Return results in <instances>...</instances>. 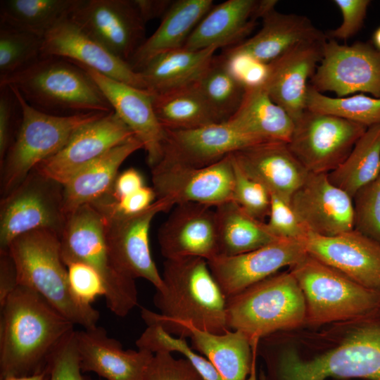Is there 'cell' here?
<instances>
[{
    "mask_svg": "<svg viewBox=\"0 0 380 380\" xmlns=\"http://www.w3.org/2000/svg\"><path fill=\"white\" fill-rule=\"evenodd\" d=\"M162 279L163 288L156 290L153 296L154 305L160 313L141 308V317L147 326H160L177 336H179L182 327L186 324L213 334H223L229 330L227 298L205 259H165Z\"/></svg>",
    "mask_w": 380,
    "mask_h": 380,
    "instance_id": "obj_1",
    "label": "cell"
},
{
    "mask_svg": "<svg viewBox=\"0 0 380 380\" xmlns=\"http://www.w3.org/2000/svg\"><path fill=\"white\" fill-rule=\"evenodd\" d=\"M1 308L0 377L22 376L42 369L74 324L41 295L18 285Z\"/></svg>",
    "mask_w": 380,
    "mask_h": 380,
    "instance_id": "obj_2",
    "label": "cell"
},
{
    "mask_svg": "<svg viewBox=\"0 0 380 380\" xmlns=\"http://www.w3.org/2000/svg\"><path fill=\"white\" fill-rule=\"evenodd\" d=\"M1 85L15 87L32 107L54 115L113 111L89 74L60 57L42 56L23 70L0 80Z\"/></svg>",
    "mask_w": 380,
    "mask_h": 380,
    "instance_id": "obj_3",
    "label": "cell"
},
{
    "mask_svg": "<svg viewBox=\"0 0 380 380\" xmlns=\"http://www.w3.org/2000/svg\"><path fill=\"white\" fill-rule=\"evenodd\" d=\"M7 250L19 285L38 293L74 324L84 329L97 326L99 312L80 303L71 293L58 233L49 229L29 232L14 239Z\"/></svg>",
    "mask_w": 380,
    "mask_h": 380,
    "instance_id": "obj_4",
    "label": "cell"
},
{
    "mask_svg": "<svg viewBox=\"0 0 380 380\" xmlns=\"http://www.w3.org/2000/svg\"><path fill=\"white\" fill-rule=\"evenodd\" d=\"M229 330L257 346L277 331L296 328L307 318L304 294L291 272L274 274L227 298Z\"/></svg>",
    "mask_w": 380,
    "mask_h": 380,
    "instance_id": "obj_5",
    "label": "cell"
},
{
    "mask_svg": "<svg viewBox=\"0 0 380 380\" xmlns=\"http://www.w3.org/2000/svg\"><path fill=\"white\" fill-rule=\"evenodd\" d=\"M363 321L343 343L314 358L282 353L271 364L272 380H380V310Z\"/></svg>",
    "mask_w": 380,
    "mask_h": 380,
    "instance_id": "obj_6",
    "label": "cell"
},
{
    "mask_svg": "<svg viewBox=\"0 0 380 380\" xmlns=\"http://www.w3.org/2000/svg\"><path fill=\"white\" fill-rule=\"evenodd\" d=\"M60 240L64 264L82 262L100 274L106 289V305L114 315L125 317L138 305L134 279L114 264L106 240V218L95 205L84 204L69 213Z\"/></svg>",
    "mask_w": 380,
    "mask_h": 380,
    "instance_id": "obj_7",
    "label": "cell"
},
{
    "mask_svg": "<svg viewBox=\"0 0 380 380\" xmlns=\"http://www.w3.org/2000/svg\"><path fill=\"white\" fill-rule=\"evenodd\" d=\"M21 108V121L13 141L1 164L3 196L18 186L34 167L51 157L84 125L106 113L91 112L70 116L54 115L30 105L13 86Z\"/></svg>",
    "mask_w": 380,
    "mask_h": 380,
    "instance_id": "obj_8",
    "label": "cell"
},
{
    "mask_svg": "<svg viewBox=\"0 0 380 380\" xmlns=\"http://www.w3.org/2000/svg\"><path fill=\"white\" fill-rule=\"evenodd\" d=\"M290 272L305 299L306 320L321 324L362 319L380 310V292L367 288L308 253Z\"/></svg>",
    "mask_w": 380,
    "mask_h": 380,
    "instance_id": "obj_9",
    "label": "cell"
},
{
    "mask_svg": "<svg viewBox=\"0 0 380 380\" xmlns=\"http://www.w3.org/2000/svg\"><path fill=\"white\" fill-rule=\"evenodd\" d=\"M65 220L63 184L33 170L1 200L0 250L34 230L49 229L60 236Z\"/></svg>",
    "mask_w": 380,
    "mask_h": 380,
    "instance_id": "obj_10",
    "label": "cell"
},
{
    "mask_svg": "<svg viewBox=\"0 0 380 380\" xmlns=\"http://www.w3.org/2000/svg\"><path fill=\"white\" fill-rule=\"evenodd\" d=\"M91 203L105 216L106 243L118 269L134 279L142 278L147 280L156 290L162 289V275L158 270L150 248V227L156 215L169 211L175 204L165 198H157L141 212L121 215L113 211L104 198Z\"/></svg>",
    "mask_w": 380,
    "mask_h": 380,
    "instance_id": "obj_11",
    "label": "cell"
},
{
    "mask_svg": "<svg viewBox=\"0 0 380 380\" xmlns=\"http://www.w3.org/2000/svg\"><path fill=\"white\" fill-rule=\"evenodd\" d=\"M367 129L350 120L306 109L294 122L287 144L309 173L328 174L346 160Z\"/></svg>",
    "mask_w": 380,
    "mask_h": 380,
    "instance_id": "obj_12",
    "label": "cell"
},
{
    "mask_svg": "<svg viewBox=\"0 0 380 380\" xmlns=\"http://www.w3.org/2000/svg\"><path fill=\"white\" fill-rule=\"evenodd\" d=\"M319 92H334L337 97L355 93L380 98V51L369 43L340 44L329 39L322 60L310 79Z\"/></svg>",
    "mask_w": 380,
    "mask_h": 380,
    "instance_id": "obj_13",
    "label": "cell"
},
{
    "mask_svg": "<svg viewBox=\"0 0 380 380\" xmlns=\"http://www.w3.org/2000/svg\"><path fill=\"white\" fill-rule=\"evenodd\" d=\"M157 198L175 205L194 203L217 207L232 201L234 167L231 156L202 167L160 160L151 167Z\"/></svg>",
    "mask_w": 380,
    "mask_h": 380,
    "instance_id": "obj_14",
    "label": "cell"
},
{
    "mask_svg": "<svg viewBox=\"0 0 380 380\" xmlns=\"http://www.w3.org/2000/svg\"><path fill=\"white\" fill-rule=\"evenodd\" d=\"M69 18L127 63L146 39V23L133 0H80Z\"/></svg>",
    "mask_w": 380,
    "mask_h": 380,
    "instance_id": "obj_15",
    "label": "cell"
},
{
    "mask_svg": "<svg viewBox=\"0 0 380 380\" xmlns=\"http://www.w3.org/2000/svg\"><path fill=\"white\" fill-rule=\"evenodd\" d=\"M305 241L279 239L245 253L217 255L208 260L210 270L227 298L291 267L305 254Z\"/></svg>",
    "mask_w": 380,
    "mask_h": 380,
    "instance_id": "obj_16",
    "label": "cell"
},
{
    "mask_svg": "<svg viewBox=\"0 0 380 380\" xmlns=\"http://www.w3.org/2000/svg\"><path fill=\"white\" fill-rule=\"evenodd\" d=\"M134 134L112 111L77 129L63 147L34 170L62 184Z\"/></svg>",
    "mask_w": 380,
    "mask_h": 380,
    "instance_id": "obj_17",
    "label": "cell"
},
{
    "mask_svg": "<svg viewBox=\"0 0 380 380\" xmlns=\"http://www.w3.org/2000/svg\"><path fill=\"white\" fill-rule=\"evenodd\" d=\"M290 205L309 233L334 236L354 229L353 198L326 173H309Z\"/></svg>",
    "mask_w": 380,
    "mask_h": 380,
    "instance_id": "obj_18",
    "label": "cell"
},
{
    "mask_svg": "<svg viewBox=\"0 0 380 380\" xmlns=\"http://www.w3.org/2000/svg\"><path fill=\"white\" fill-rule=\"evenodd\" d=\"M76 64L93 79L114 113L141 142L150 167L156 165L163 156L166 131L156 115L152 94Z\"/></svg>",
    "mask_w": 380,
    "mask_h": 380,
    "instance_id": "obj_19",
    "label": "cell"
},
{
    "mask_svg": "<svg viewBox=\"0 0 380 380\" xmlns=\"http://www.w3.org/2000/svg\"><path fill=\"white\" fill-rule=\"evenodd\" d=\"M42 56L60 57L146 90L139 72L86 34L69 18L58 22L44 35Z\"/></svg>",
    "mask_w": 380,
    "mask_h": 380,
    "instance_id": "obj_20",
    "label": "cell"
},
{
    "mask_svg": "<svg viewBox=\"0 0 380 380\" xmlns=\"http://www.w3.org/2000/svg\"><path fill=\"white\" fill-rule=\"evenodd\" d=\"M213 207L194 203L175 205L160 226L158 239L165 259L219 255L216 215Z\"/></svg>",
    "mask_w": 380,
    "mask_h": 380,
    "instance_id": "obj_21",
    "label": "cell"
},
{
    "mask_svg": "<svg viewBox=\"0 0 380 380\" xmlns=\"http://www.w3.org/2000/svg\"><path fill=\"white\" fill-rule=\"evenodd\" d=\"M160 160L202 167L215 163L233 152L260 142L227 121L184 130H165Z\"/></svg>",
    "mask_w": 380,
    "mask_h": 380,
    "instance_id": "obj_22",
    "label": "cell"
},
{
    "mask_svg": "<svg viewBox=\"0 0 380 380\" xmlns=\"http://www.w3.org/2000/svg\"><path fill=\"white\" fill-rule=\"evenodd\" d=\"M307 253L355 282L380 292V243L353 229L334 236L309 233Z\"/></svg>",
    "mask_w": 380,
    "mask_h": 380,
    "instance_id": "obj_23",
    "label": "cell"
},
{
    "mask_svg": "<svg viewBox=\"0 0 380 380\" xmlns=\"http://www.w3.org/2000/svg\"><path fill=\"white\" fill-rule=\"evenodd\" d=\"M327 39L299 44L268 63L262 86L294 122L306 110L308 82L322 60Z\"/></svg>",
    "mask_w": 380,
    "mask_h": 380,
    "instance_id": "obj_24",
    "label": "cell"
},
{
    "mask_svg": "<svg viewBox=\"0 0 380 380\" xmlns=\"http://www.w3.org/2000/svg\"><path fill=\"white\" fill-rule=\"evenodd\" d=\"M230 156L246 175L264 185L271 194L289 203L309 174L286 142H260L236 151Z\"/></svg>",
    "mask_w": 380,
    "mask_h": 380,
    "instance_id": "obj_25",
    "label": "cell"
},
{
    "mask_svg": "<svg viewBox=\"0 0 380 380\" xmlns=\"http://www.w3.org/2000/svg\"><path fill=\"white\" fill-rule=\"evenodd\" d=\"M277 4L272 2L261 13L262 27L255 35L224 51L268 64L299 44L327 37L306 16L278 12Z\"/></svg>",
    "mask_w": 380,
    "mask_h": 380,
    "instance_id": "obj_26",
    "label": "cell"
},
{
    "mask_svg": "<svg viewBox=\"0 0 380 380\" xmlns=\"http://www.w3.org/2000/svg\"><path fill=\"white\" fill-rule=\"evenodd\" d=\"M75 338L82 370L106 380H142L153 356L147 350H124L99 326L75 331Z\"/></svg>",
    "mask_w": 380,
    "mask_h": 380,
    "instance_id": "obj_27",
    "label": "cell"
},
{
    "mask_svg": "<svg viewBox=\"0 0 380 380\" xmlns=\"http://www.w3.org/2000/svg\"><path fill=\"white\" fill-rule=\"evenodd\" d=\"M179 336L190 338L191 347L213 364L222 380H258L255 361L257 346H252L241 331L213 334L186 324Z\"/></svg>",
    "mask_w": 380,
    "mask_h": 380,
    "instance_id": "obj_28",
    "label": "cell"
},
{
    "mask_svg": "<svg viewBox=\"0 0 380 380\" xmlns=\"http://www.w3.org/2000/svg\"><path fill=\"white\" fill-rule=\"evenodd\" d=\"M258 1L228 0L213 6L191 32L183 48H229L244 40L255 26Z\"/></svg>",
    "mask_w": 380,
    "mask_h": 380,
    "instance_id": "obj_29",
    "label": "cell"
},
{
    "mask_svg": "<svg viewBox=\"0 0 380 380\" xmlns=\"http://www.w3.org/2000/svg\"><path fill=\"white\" fill-rule=\"evenodd\" d=\"M213 0H178L172 3L156 30L137 49L131 67L139 72L155 57L183 48L197 25L213 7Z\"/></svg>",
    "mask_w": 380,
    "mask_h": 380,
    "instance_id": "obj_30",
    "label": "cell"
},
{
    "mask_svg": "<svg viewBox=\"0 0 380 380\" xmlns=\"http://www.w3.org/2000/svg\"><path fill=\"white\" fill-rule=\"evenodd\" d=\"M143 148L134 135L90 163L63 185L65 216L78 207L91 203L110 192L118 170L133 153Z\"/></svg>",
    "mask_w": 380,
    "mask_h": 380,
    "instance_id": "obj_31",
    "label": "cell"
},
{
    "mask_svg": "<svg viewBox=\"0 0 380 380\" xmlns=\"http://www.w3.org/2000/svg\"><path fill=\"white\" fill-rule=\"evenodd\" d=\"M227 122L262 141L288 143L294 129L293 120L263 86L246 88L239 108Z\"/></svg>",
    "mask_w": 380,
    "mask_h": 380,
    "instance_id": "obj_32",
    "label": "cell"
},
{
    "mask_svg": "<svg viewBox=\"0 0 380 380\" xmlns=\"http://www.w3.org/2000/svg\"><path fill=\"white\" fill-rule=\"evenodd\" d=\"M218 49L181 48L155 57L139 72L146 90L157 94L194 84L210 65Z\"/></svg>",
    "mask_w": 380,
    "mask_h": 380,
    "instance_id": "obj_33",
    "label": "cell"
},
{
    "mask_svg": "<svg viewBox=\"0 0 380 380\" xmlns=\"http://www.w3.org/2000/svg\"><path fill=\"white\" fill-rule=\"evenodd\" d=\"M218 255L232 256L254 251L279 239L265 222L246 213L233 201L215 208Z\"/></svg>",
    "mask_w": 380,
    "mask_h": 380,
    "instance_id": "obj_34",
    "label": "cell"
},
{
    "mask_svg": "<svg viewBox=\"0 0 380 380\" xmlns=\"http://www.w3.org/2000/svg\"><path fill=\"white\" fill-rule=\"evenodd\" d=\"M152 99L156 115L165 130L191 129L221 122L195 83L152 94Z\"/></svg>",
    "mask_w": 380,
    "mask_h": 380,
    "instance_id": "obj_35",
    "label": "cell"
},
{
    "mask_svg": "<svg viewBox=\"0 0 380 380\" xmlns=\"http://www.w3.org/2000/svg\"><path fill=\"white\" fill-rule=\"evenodd\" d=\"M380 174V124L369 127L346 160L328 173L330 181L352 198Z\"/></svg>",
    "mask_w": 380,
    "mask_h": 380,
    "instance_id": "obj_36",
    "label": "cell"
},
{
    "mask_svg": "<svg viewBox=\"0 0 380 380\" xmlns=\"http://www.w3.org/2000/svg\"><path fill=\"white\" fill-rule=\"evenodd\" d=\"M80 0H1L0 23L41 37L69 18Z\"/></svg>",
    "mask_w": 380,
    "mask_h": 380,
    "instance_id": "obj_37",
    "label": "cell"
},
{
    "mask_svg": "<svg viewBox=\"0 0 380 380\" xmlns=\"http://www.w3.org/2000/svg\"><path fill=\"white\" fill-rule=\"evenodd\" d=\"M195 84L221 122L227 121L237 110L246 91L229 72L220 56L214 57Z\"/></svg>",
    "mask_w": 380,
    "mask_h": 380,
    "instance_id": "obj_38",
    "label": "cell"
},
{
    "mask_svg": "<svg viewBox=\"0 0 380 380\" xmlns=\"http://www.w3.org/2000/svg\"><path fill=\"white\" fill-rule=\"evenodd\" d=\"M306 109L334 115L369 127L380 124V98L357 94L348 97H330L309 84Z\"/></svg>",
    "mask_w": 380,
    "mask_h": 380,
    "instance_id": "obj_39",
    "label": "cell"
},
{
    "mask_svg": "<svg viewBox=\"0 0 380 380\" xmlns=\"http://www.w3.org/2000/svg\"><path fill=\"white\" fill-rule=\"evenodd\" d=\"M43 37L0 23V80L28 68L42 56Z\"/></svg>",
    "mask_w": 380,
    "mask_h": 380,
    "instance_id": "obj_40",
    "label": "cell"
},
{
    "mask_svg": "<svg viewBox=\"0 0 380 380\" xmlns=\"http://www.w3.org/2000/svg\"><path fill=\"white\" fill-rule=\"evenodd\" d=\"M139 349L147 350L153 354L158 352H177L189 360L204 380H222L213 364L188 344L186 338L165 331L160 326H147L136 341Z\"/></svg>",
    "mask_w": 380,
    "mask_h": 380,
    "instance_id": "obj_41",
    "label": "cell"
},
{
    "mask_svg": "<svg viewBox=\"0 0 380 380\" xmlns=\"http://www.w3.org/2000/svg\"><path fill=\"white\" fill-rule=\"evenodd\" d=\"M234 183L232 201L253 218L263 222L268 217L271 195L267 189L246 175L232 160Z\"/></svg>",
    "mask_w": 380,
    "mask_h": 380,
    "instance_id": "obj_42",
    "label": "cell"
},
{
    "mask_svg": "<svg viewBox=\"0 0 380 380\" xmlns=\"http://www.w3.org/2000/svg\"><path fill=\"white\" fill-rule=\"evenodd\" d=\"M354 229L380 243V174L353 197Z\"/></svg>",
    "mask_w": 380,
    "mask_h": 380,
    "instance_id": "obj_43",
    "label": "cell"
},
{
    "mask_svg": "<svg viewBox=\"0 0 380 380\" xmlns=\"http://www.w3.org/2000/svg\"><path fill=\"white\" fill-rule=\"evenodd\" d=\"M45 366L49 372V380H87L82 374L75 330L56 347Z\"/></svg>",
    "mask_w": 380,
    "mask_h": 380,
    "instance_id": "obj_44",
    "label": "cell"
},
{
    "mask_svg": "<svg viewBox=\"0 0 380 380\" xmlns=\"http://www.w3.org/2000/svg\"><path fill=\"white\" fill-rule=\"evenodd\" d=\"M65 265L70 289L80 303L91 305V303L98 296H105L106 289L103 279L92 267L79 261H70Z\"/></svg>",
    "mask_w": 380,
    "mask_h": 380,
    "instance_id": "obj_45",
    "label": "cell"
},
{
    "mask_svg": "<svg viewBox=\"0 0 380 380\" xmlns=\"http://www.w3.org/2000/svg\"><path fill=\"white\" fill-rule=\"evenodd\" d=\"M270 209L266 226L278 239L305 241L309 232L303 226L289 203L271 194Z\"/></svg>",
    "mask_w": 380,
    "mask_h": 380,
    "instance_id": "obj_46",
    "label": "cell"
},
{
    "mask_svg": "<svg viewBox=\"0 0 380 380\" xmlns=\"http://www.w3.org/2000/svg\"><path fill=\"white\" fill-rule=\"evenodd\" d=\"M142 380H204L186 358L177 359L172 353L153 354Z\"/></svg>",
    "mask_w": 380,
    "mask_h": 380,
    "instance_id": "obj_47",
    "label": "cell"
},
{
    "mask_svg": "<svg viewBox=\"0 0 380 380\" xmlns=\"http://www.w3.org/2000/svg\"><path fill=\"white\" fill-rule=\"evenodd\" d=\"M220 56L232 75L245 88L262 86L267 77L268 64L250 56L224 51Z\"/></svg>",
    "mask_w": 380,
    "mask_h": 380,
    "instance_id": "obj_48",
    "label": "cell"
},
{
    "mask_svg": "<svg viewBox=\"0 0 380 380\" xmlns=\"http://www.w3.org/2000/svg\"><path fill=\"white\" fill-rule=\"evenodd\" d=\"M339 8L342 22L336 29L330 30L327 37L337 41L347 40L360 30L367 15L369 0H334Z\"/></svg>",
    "mask_w": 380,
    "mask_h": 380,
    "instance_id": "obj_49",
    "label": "cell"
},
{
    "mask_svg": "<svg viewBox=\"0 0 380 380\" xmlns=\"http://www.w3.org/2000/svg\"><path fill=\"white\" fill-rule=\"evenodd\" d=\"M21 109L12 89L8 85L0 86V163L9 148L13 138V125Z\"/></svg>",
    "mask_w": 380,
    "mask_h": 380,
    "instance_id": "obj_50",
    "label": "cell"
},
{
    "mask_svg": "<svg viewBox=\"0 0 380 380\" xmlns=\"http://www.w3.org/2000/svg\"><path fill=\"white\" fill-rule=\"evenodd\" d=\"M103 198L115 213L121 215H132L148 208L156 201L157 196L153 187L145 185L118 201H113L109 195Z\"/></svg>",
    "mask_w": 380,
    "mask_h": 380,
    "instance_id": "obj_51",
    "label": "cell"
},
{
    "mask_svg": "<svg viewBox=\"0 0 380 380\" xmlns=\"http://www.w3.org/2000/svg\"><path fill=\"white\" fill-rule=\"evenodd\" d=\"M145 186L144 177L137 169L128 168L118 174L109 196L118 201Z\"/></svg>",
    "mask_w": 380,
    "mask_h": 380,
    "instance_id": "obj_52",
    "label": "cell"
},
{
    "mask_svg": "<svg viewBox=\"0 0 380 380\" xmlns=\"http://www.w3.org/2000/svg\"><path fill=\"white\" fill-rule=\"evenodd\" d=\"M18 285L12 257L8 250H0V307Z\"/></svg>",
    "mask_w": 380,
    "mask_h": 380,
    "instance_id": "obj_53",
    "label": "cell"
},
{
    "mask_svg": "<svg viewBox=\"0 0 380 380\" xmlns=\"http://www.w3.org/2000/svg\"><path fill=\"white\" fill-rule=\"evenodd\" d=\"M133 1L146 23L153 18L163 16L172 3L168 0Z\"/></svg>",
    "mask_w": 380,
    "mask_h": 380,
    "instance_id": "obj_54",
    "label": "cell"
},
{
    "mask_svg": "<svg viewBox=\"0 0 380 380\" xmlns=\"http://www.w3.org/2000/svg\"><path fill=\"white\" fill-rule=\"evenodd\" d=\"M1 380H49V372L46 366L32 374L22 376H6Z\"/></svg>",
    "mask_w": 380,
    "mask_h": 380,
    "instance_id": "obj_55",
    "label": "cell"
},
{
    "mask_svg": "<svg viewBox=\"0 0 380 380\" xmlns=\"http://www.w3.org/2000/svg\"><path fill=\"white\" fill-rule=\"evenodd\" d=\"M372 41L374 46L380 51V26L374 31Z\"/></svg>",
    "mask_w": 380,
    "mask_h": 380,
    "instance_id": "obj_56",
    "label": "cell"
},
{
    "mask_svg": "<svg viewBox=\"0 0 380 380\" xmlns=\"http://www.w3.org/2000/svg\"><path fill=\"white\" fill-rule=\"evenodd\" d=\"M259 380H266L264 372H261L259 376Z\"/></svg>",
    "mask_w": 380,
    "mask_h": 380,
    "instance_id": "obj_57",
    "label": "cell"
},
{
    "mask_svg": "<svg viewBox=\"0 0 380 380\" xmlns=\"http://www.w3.org/2000/svg\"><path fill=\"white\" fill-rule=\"evenodd\" d=\"M359 380H361V379H359Z\"/></svg>",
    "mask_w": 380,
    "mask_h": 380,
    "instance_id": "obj_58",
    "label": "cell"
}]
</instances>
